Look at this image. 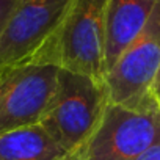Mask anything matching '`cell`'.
<instances>
[{
	"label": "cell",
	"mask_w": 160,
	"mask_h": 160,
	"mask_svg": "<svg viewBox=\"0 0 160 160\" xmlns=\"http://www.w3.org/2000/svg\"><path fill=\"white\" fill-rule=\"evenodd\" d=\"M160 68V0L141 32L105 75L110 102L126 104L151 91Z\"/></svg>",
	"instance_id": "obj_6"
},
{
	"label": "cell",
	"mask_w": 160,
	"mask_h": 160,
	"mask_svg": "<svg viewBox=\"0 0 160 160\" xmlns=\"http://www.w3.org/2000/svg\"><path fill=\"white\" fill-rule=\"evenodd\" d=\"M157 143L160 104L149 91L132 102H108L96 130L71 160H133Z\"/></svg>",
	"instance_id": "obj_2"
},
{
	"label": "cell",
	"mask_w": 160,
	"mask_h": 160,
	"mask_svg": "<svg viewBox=\"0 0 160 160\" xmlns=\"http://www.w3.org/2000/svg\"><path fill=\"white\" fill-rule=\"evenodd\" d=\"M108 0H72L55 39L61 69L105 80Z\"/></svg>",
	"instance_id": "obj_4"
},
{
	"label": "cell",
	"mask_w": 160,
	"mask_h": 160,
	"mask_svg": "<svg viewBox=\"0 0 160 160\" xmlns=\"http://www.w3.org/2000/svg\"><path fill=\"white\" fill-rule=\"evenodd\" d=\"M151 93L154 94V98L157 99V102L160 104V68L155 74V78H154V82H152V87H151Z\"/></svg>",
	"instance_id": "obj_11"
},
{
	"label": "cell",
	"mask_w": 160,
	"mask_h": 160,
	"mask_svg": "<svg viewBox=\"0 0 160 160\" xmlns=\"http://www.w3.org/2000/svg\"><path fill=\"white\" fill-rule=\"evenodd\" d=\"M108 102L105 80L60 68L55 91L39 124L74 155L96 130Z\"/></svg>",
	"instance_id": "obj_1"
},
{
	"label": "cell",
	"mask_w": 160,
	"mask_h": 160,
	"mask_svg": "<svg viewBox=\"0 0 160 160\" xmlns=\"http://www.w3.org/2000/svg\"><path fill=\"white\" fill-rule=\"evenodd\" d=\"M72 0H19L0 33V68L55 63V39Z\"/></svg>",
	"instance_id": "obj_3"
},
{
	"label": "cell",
	"mask_w": 160,
	"mask_h": 160,
	"mask_svg": "<svg viewBox=\"0 0 160 160\" xmlns=\"http://www.w3.org/2000/svg\"><path fill=\"white\" fill-rule=\"evenodd\" d=\"M133 160H160V143L151 146L148 151H144Z\"/></svg>",
	"instance_id": "obj_10"
},
{
	"label": "cell",
	"mask_w": 160,
	"mask_h": 160,
	"mask_svg": "<svg viewBox=\"0 0 160 160\" xmlns=\"http://www.w3.org/2000/svg\"><path fill=\"white\" fill-rule=\"evenodd\" d=\"M60 66L27 61L0 68V133L41 121L55 91Z\"/></svg>",
	"instance_id": "obj_5"
},
{
	"label": "cell",
	"mask_w": 160,
	"mask_h": 160,
	"mask_svg": "<svg viewBox=\"0 0 160 160\" xmlns=\"http://www.w3.org/2000/svg\"><path fill=\"white\" fill-rule=\"evenodd\" d=\"M158 0H108L105 75L141 32Z\"/></svg>",
	"instance_id": "obj_7"
},
{
	"label": "cell",
	"mask_w": 160,
	"mask_h": 160,
	"mask_svg": "<svg viewBox=\"0 0 160 160\" xmlns=\"http://www.w3.org/2000/svg\"><path fill=\"white\" fill-rule=\"evenodd\" d=\"M19 0H0V33L7 25L8 19L11 18L14 8L18 7Z\"/></svg>",
	"instance_id": "obj_9"
},
{
	"label": "cell",
	"mask_w": 160,
	"mask_h": 160,
	"mask_svg": "<svg viewBox=\"0 0 160 160\" xmlns=\"http://www.w3.org/2000/svg\"><path fill=\"white\" fill-rule=\"evenodd\" d=\"M69 157L39 122L0 133V160H68Z\"/></svg>",
	"instance_id": "obj_8"
},
{
	"label": "cell",
	"mask_w": 160,
	"mask_h": 160,
	"mask_svg": "<svg viewBox=\"0 0 160 160\" xmlns=\"http://www.w3.org/2000/svg\"><path fill=\"white\" fill-rule=\"evenodd\" d=\"M68 160H71V157H69V158H68Z\"/></svg>",
	"instance_id": "obj_12"
}]
</instances>
